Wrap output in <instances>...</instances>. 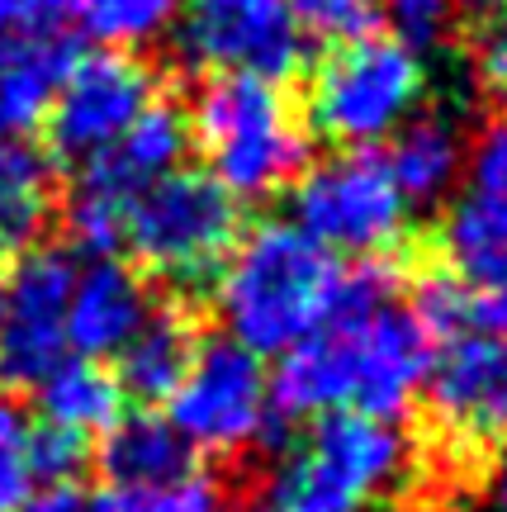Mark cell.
Listing matches in <instances>:
<instances>
[{
    "instance_id": "cb8c5ba5",
    "label": "cell",
    "mask_w": 507,
    "mask_h": 512,
    "mask_svg": "<svg viewBox=\"0 0 507 512\" xmlns=\"http://www.w3.org/2000/svg\"><path fill=\"white\" fill-rule=\"evenodd\" d=\"M34 484V422L15 399H0V512L24 508Z\"/></svg>"
},
{
    "instance_id": "4fadbf2b",
    "label": "cell",
    "mask_w": 507,
    "mask_h": 512,
    "mask_svg": "<svg viewBox=\"0 0 507 512\" xmlns=\"http://www.w3.org/2000/svg\"><path fill=\"white\" fill-rule=\"evenodd\" d=\"M152 309L157 304L147 299L143 280L124 261H114V256L86 261V266H76L72 299H67V347L81 361L119 356V347L143 328Z\"/></svg>"
},
{
    "instance_id": "484cf974",
    "label": "cell",
    "mask_w": 507,
    "mask_h": 512,
    "mask_svg": "<svg viewBox=\"0 0 507 512\" xmlns=\"http://www.w3.org/2000/svg\"><path fill=\"white\" fill-rule=\"evenodd\" d=\"M389 24H394V38L408 43V48H427L446 34L451 24V5L455 0H380Z\"/></svg>"
},
{
    "instance_id": "4dcf8cb0",
    "label": "cell",
    "mask_w": 507,
    "mask_h": 512,
    "mask_svg": "<svg viewBox=\"0 0 507 512\" xmlns=\"http://www.w3.org/2000/svg\"><path fill=\"white\" fill-rule=\"evenodd\" d=\"M489 512H507V456L489 479Z\"/></svg>"
},
{
    "instance_id": "7a4b0ae2",
    "label": "cell",
    "mask_w": 507,
    "mask_h": 512,
    "mask_svg": "<svg viewBox=\"0 0 507 512\" xmlns=\"http://www.w3.org/2000/svg\"><path fill=\"white\" fill-rule=\"evenodd\" d=\"M342 266L299 223L266 219L233 242L214 285L228 342L252 356H285L337 313Z\"/></svg>"
},
{
    "instance_id": "30bf717a",
    "label": "cell",
    "mask_w": 507,
    "mask_h": 512,
    "mask_svg": "<svg viewBox=\"0 0 507 512\" xmlns=\"http://www.w3.org/2000/svg\"><path fill=\"white\" fill-rule=\"evenodd\" d=\"M76 261L62 247H29L0 285V375L38 384L67 356V299Z\"/></svg>"
},
{
    "instance_id": "3957f363",
    "label": "cell",
    "mask_w": 507,
    "mask_h": 512,
    "mask_svg": "<svg viewBox=\"0 0 507 512\" xmlns=\"http://www.w3.org/2000/svg\"><path fill=\"white\" fill-rule=\"evenodd\" d=\"M190 138H200L214 176L233 200H266L304 171L308 133L275 81L214 76L195 100Z\"/></svg>"
},
{
    "instance_id": "d6986e66",
    "label": "cell",
    "mask_w": 507,
    "mask_h": 512,
    "mask_svg": "<svg viewBox=\"0 0 507 512\" xmlns=\"http://www.w3.org/2000/svg\"><path fill=\"white\" fill-rule=\"evenodd\" d=\"M195 332L176 309H152L143 318V328L119 347V389L124 399L138 403H162L176 394L190 356H195Z\"/></svg>"
},
{
    "instance_id": "f1b7e54d",
    "label": "cell",
    "mask_w": 507,
    "mask_h": 512,
    "mask_svg": "<svg viewBox=\"0 0 507 512\" xmlns=\"http://www.w3.org/2000/svg\"><path fill=\"white\" fill-rule=\"evenodd\" d=\"M67 0H0V34H62Z\"/></svg>"
},
{
    "instance_id": "ba28073f",
    "label": "cell",
    "mask_w": 507,
    "mask_h": 512,
    "mask_svg": "<svg viewBox=\"0 0 507 512\" xmlns=\"http://www.w3.org/2000/svg\"><path fill=\"white\" fill-rule=\"evenodd\" d=\"M171 427L190 451L237 456L271 427V375L261 356L228 337H209L195 347L176 394H171Z\"/></svg>"
},
{
    "instance_id": "52a82bcc",
    "label": "cell",
    "mask_w": 507,
    "mask_h": 512,
    "mask_svg": "<svg viewBox=\"0 0 507 512\" xmlns=\"http://www.w3.org/2000/svg\"><path fill=\"white\" fill-rule=\"evenodd\" d=\"M327 252L370 256L389 252L408 228V200L375 152H332L299 171L294 219Z\"/></svg>"
},
{
    "instance_id": "7c38bea8",
    "label": "cell",
    "mask_w": 507,
    "mask_h": 512,
    "mask_svg": "<svg viewBox=\"0 0 507 512\" xmlns=\"http://www.w3.org/2000/svg\"><path fill=\"white\" fill-rule=\"evenodd\" d=\"M432 427L455 446H503L507 441V337L465 332L451 337L427 370Z\"/></svg>"
},
{
    "instance_id": "5b68a950",
    "label": "cell",
    "mask_w": 507,
    "mask_h": 512,
    "mask_svg": "<svg viewBox=\"0 0 507 512\" xmlns=\"http://www.w3.org/2000/svg\"><path fill=\"white\" fill-rule=\"evenodd\" d=\"M408 446L394 422L365 413H323L275 470V508L365 512L403 475Z\"/></svg>"
},
{
    "instance_id": "44dd1931",
    "label": "cell",
    "mask_w": 507,
    "mask_h": 512,
    "mask_svg": "<svg viewBox=\"0 0 507 512\" xmlns=\"http://www.w3.org/2000/svg\"><path fill=\"white\" fill-rule=\"evenodd\" d=\"M53 157L34 138L0 133V247H29L53 214Z\"/></svg>"
},
{
    "instance_id": "1f68e13d",
    "label": "cell",
    "mask_w": 507,
    "mask_h": 512,
    "mask_svg": "<svg viewBox=\"0 0 507 512\" xmlns=\"http://www.w3.org/2000/svg\"><path fill=\"white\" fill-rule=\"evenodd\" d=\"M465 10H474V15H507V0H460Z\"/></svg>"
},
{
    "instance_id": "d6a6232c",
    "label": "cell",
    "mask_w": 507,
    "mask_h": 512,
    "mask_svg": "<svg viewBox=\"0 0 507 512\" xmlns=\"http://www.w3.org/2000/svg\"><path fill=\"white\" fill-rule=\"evenodd\" d=\"M237 512H285V508H275V503H247V508H237Z\"/></svg>"
},
{
    "instance_id": "83f0119b",
    "label": "cell",
    "mask_w": 507,
    "mask_h": 512,
    "mask_svg": "<svg viewBox=\"0 0 507 512\" xmlns=\"http://www.w3.org/2000/svg\"><path fill=\"white\" fill-rule=\"evenodd\" d=\"M474 76L493 100L507 105V15H493L474 38Z\"/></svg>"
},
{
    "instance_id": "ffe728a7",
    "label": "cell",
    "mask_w": 507,
    "mask_h": 512,
    "mask_svg": "<svg viewBox=\"0 0 507 512\" xmlns=\"http://www.w3.org/2000/svg\"><path fill=\"white\" fill-rule=\"evenodd\" d=\"M460 162H465V143H460V128L446 114H413L394 133L389 157H384L389 176H394L408 204L441 200L460 176Z\"/></svg>"
},
{
    "instance_id": "2e32d148",
    "label": "cell",
    "mask_w": 507,
    "mask_h": 512,
    "mask_svg": "<svg viewBox=\"0 0 507 512\" xmlns=\"http://www.w3.org/2000/svg\"><path fill=\"white\" fill-rule=\"evenodd\" d=\"M72 62L67 34H0V133L24 138L43 124Z\"/></svg>"
},
{
    "instance_id": "8fae6325",
    "label": "cell",
    "mask_w": 507,
    "mask_h": 512,
    "mask_svg": "<svg viewBox=\"0 0 507 512\" xmlns=\"http://www.w3.org/2000/svg\"><path fill=\"white\" fill-rule=\"evenodd\" d=\"M181 53L218 76H261L280 86V76L304 62V29L285 0L190 5L181 19Z\"/></svg>"
},
{
    "instance_id": "5bb4252c",
    "label": "cell",
    "mask_w": 507,
    "mask_h": 512,
    "mask_svg": "<svg viewBox=\"0 0 507 512\" xmlns=\"http://www.w3.org/2000/svg\"><path fill=\"white\" fill-rule=\"evenodd\" d=\"M441 247L451 266L507 247V114L474 138L465 162V195L446 214Z\"/></svg>"
},
{
    "instance_id": "f546056e",
    "label": "cell",
    "mask_w": 507,
    "mask_h": 512,
    "mask_svg": "<svg viewBox=\"0 0 507 512\" xmlns=\"http://www.w3.org/2000/svg\"><path fill=\"white\" fill-rule=\"evenodd\" d=\"M19 512H86V498L76 494L72 484H43L29 494V503Z\"/></svg>"
},
{
    "instance_id": "277c9868",
    "label": "cell",
    "mask_w": 507,
    "mask_h": 512,
    "mask_svg": "<svg viewBox=\"0 0 507 512\" xmlns=\"http://www.w3.org/2000/svg\"><path fill=\"white\" fill-rule=\"evenodd\" d=\"M422 91V57L399 38L365 34L337 43L308 76V119L342 152H365L413 119Z\"/></svg>"
},
{
    "instance_id": "4316f807",
    "label": "cell",
    "mask_w": 507,
    "mask_h": 512,
    "mask_svg": "<svg viewBox=\"0 0 507 512\" xmlns=\"http://www.w3.org/2000/svg\"><path fill=\"white\" fill-rule=\"evenodd\" d=\"M86 465V441L53 432V427H34V479L43 484H72Z\"/></svg>"
},
{
    "instance_id": "8992f818",
    "label": "cell",
    "mask_w": 507,
    "mask_h": 512,
    "mask_svg": "<svg viewBox=\"0 0 507 512\" xmlns=\"http://www.w3.org/2000/svg\"><path fill=\"white\" fill-rule=\"evenodd\" d=\"M237 242V200L209 171H171L133 195L124 247L176 285H200Z\"/></svg>"
},
{
    "instance_id": "603a6c76",
    "label": "cell",
    "mask_w": 507,
    "mask_h": 512,
    "mask_svg": "<svg viewBox=\"0 0 507 512\" xmlns=\"http://www.w3.org/2000/svg\"><path fill=\"white\" fill-rule=\"evenodd\" d=\"M86 512H223V484L204 470H185L152 489H105Z\"/></svg>"
},
{
    "instance_id": "d4e9b609",
    "label": "cell",
    "mask_w": 507,
    "mask_h": 512,
    "mask_svg": "<svg viewBox=\"0 0 507 512\" xmlns=\"http://www.w3.org/2000/svg\"><path fill=\"white\" fill-rule=\"evenodd\" d=\"M290 5L294 24L318 38H337V43H351V38H365L380 19V0H285Z\"/></svg>"
},
{
    "instance_id": "9c48e42d",
    "label": "cell",
    "mask_w": 507,
    "mask_h": 512,
    "mask_svg": "<svg viewBox=\"0 0 507 512\" xmlns=\"http://www.w3.org/2000/svg\"><path fill=\"white\" fill-rule=\"evenodd\" d=\"M157 100V76L133 53H86L76 57L53 105H48V138L62 157L91 166L138 124V114Z\"/></svg>"
},
{
    "instance_id": "7402d4cb",
    "label": "cell",
    "mask_w": 507,
    "mask_h": 512,
    "mask_svg": "<svg viewBox=\"0 0 507 512\" xmlns=\"http://www.w3.org/2000/svg\"><path fill=\"white\" fill-rule=\"evenodd\" d=\"M67 10L109 53H133L176 29L185 0H67Z\"/></svg>"
},
{
    "instance_id": "836d02e7",
    "label": "cell",
    "mask_w": 507,
    "mask_h": 512,
    "mask_svg": "<svg viewBox=\"0 0 507 512\" xmlns=\"http://www.w3.org/2000/svg\"><path fill=\"white\" fill-rule=\"evenodd\" d=\"M195 5H228V0H195Z\"/></svg>"
},
{
    "instance_id": "e0dca14e",
    "label": "cell",
    "mask_w": 507,
    "mask_h": 512,
    "mask_svg": "<svg viewBox=\"0 0 507 512\" xmlns=\"http://www.w3.org/2000/svg\"><path fill=\"white\" fill-rule=\"evenodd\" d=\"M38 389V413H43V427L53 432H67V437H95V432H109L114 422L124 418V389L109 375L100 361H81V356H62Z\"/></svg>"
},
{
    "instance_id": "ac0fdd59",
    "label": "cell",
    "mask_w": 507,
    "mask_h": 512,
    "mask_svg": "<svg viewBox=\"0 0 507 512\" xmlns=\"http://www.w3.org/2000/svg\"><path fill=\"white\" fill-rule=\"evenodd\" d=\"M100 470L109 489H152L190 470V446L157 413H128L100 441Z\"/></svg>"
},
{
    "instance_id": "6da1fadb",
    "label": "cell",
    "mask_w": 507,
    "mask_h": 512,
    "mask_svg": "<svg viewBox=\"0 0 507 512\" xmlns=\"http://www.w3.org/2000/svg\"><path fill=\"white\" fill-rule=\"evenodd\" d=\"M399 271L370 256L342 275L337 313L308 342L285 351L271 375V413L323 418L365 413L394 422L422 394L432 370V337L408 304L394 299Z\"/></svg>"
},
{
    "instance_id": "9a60e30c",
    "label": "cell",
    "mask_w": 507,
    "mask_h": 512,
    "mask_svg": "<svg viewBox=\"0 0 507 512\" xmlns=\"http://www.w3.org/2000/svg\"><path fill=\"white\" fill-rule=\"evenodd\" d=\"M185 147H190V119H185L171 100H152V105L138 114V124L128 128L105 157H95V162L81 171V181L95 185V190H105V195H114V200L133 204L138 190L157 185L162 176H171V171H181Z\"/></svg>"
}]
</instances>
